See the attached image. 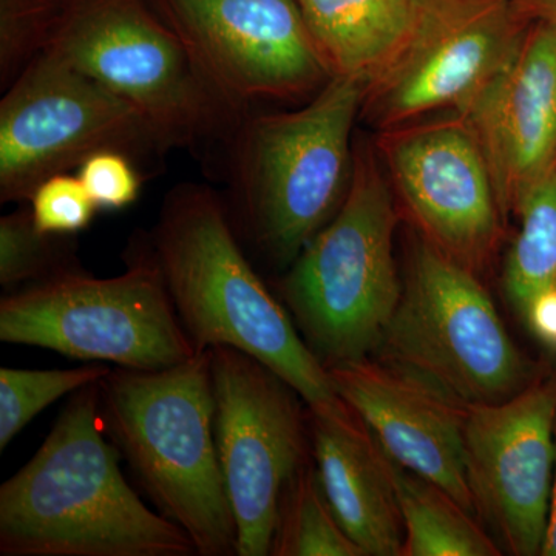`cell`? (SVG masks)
<instances>
[{
    "instance_id": "cell-1",
    "label": "cell",
    "mask_w": 556,
    "mask_h": 556,
    "mask_svg": "<svg viewBox=\"0 0 556 556\" xmlns=\"http://www.w3.org/2000/svg\"><path fill=\"white\" fill-rule=\"evenodd\" d=\"M105 437L100 382L80 388L35 456L0 486V555H197L181 527L142 503Z\"/></svg>"
},
{
    "instance_id": "cell-2",
    "label": "cell",
    "mask_w": 556,
    "mask_h": 556,
    "mask_svg": "<svg viewBox=\"0 0 556 556\" xmlns=\"http://www.w3.org/2000/svg\"><path fill=\"white\" fill-rule=\"evenodd\" d=\"M150 244L197 353L237 348L287 380L308 408L343 404L329 369L241 251L214 190L190 182L172 189Z\"/></svg>"
},
{
    "instance_id": "cell-3",
    "label": "cell",
    "mask_w": 556,
    "mask_h": 556,
    "mask_svg": "<svg viewBox=\"0 0 556 556\" xmlns=\"http://www.w3.org/2000/svg\"><path fill=\"white\" fill-rule=\"evenodd\" d=\"M102 427L159 511L195 554L237 555V522L215 441L211 350L156 371L112 368L100 382Z\"/></svg>"
},
{
    "instance_id": "cell-4",
    "label": "cell",
    "mask_w": 556,
    "mask_h": 556,
    "mask_svg": "<svg viewBox=\"0 0 556 556\" xmlns=\"http://www.w3.org/2000/svg\"><path fill=\"white\" fill-rule=\"evenodd\" d=\"M364 90L332 76L305 108L244 116L226 142L241 225L278 265H292L345 200Z\"/></svg>"
},
{
    "instance_id": "cell-5",
    "label": "cell",
    "mask_w": 556,
    "mask_h": 556,
    "mask_svg": "<svg viewBox=\"0 0 556 556\" xmlns=\"http://www.w3.org/2000/svg\"><path fill=\"white\" fill-rule=\"evenodd\" d=\"M397 214L367 144L354 149L345 200L281 281L300 334L327 368L376 353L401 302L394 262Z\"/></svg>"
},
{
    "instance_id": "cell-6",
    "label": "cell",
    "mask_w": 556,
    "mask_h": 556,
    "mask_svg": "<svg viewBox=\"0 0 556 556\" xmlns=\"http://www.w3.org/2000/svg\"><path fill=\"white\" fill-rule=\"evenodd\" d=\"M0 340L137 371L175 367L197 354L150 240L130 249L119 276L75 268L10 291L0 300Z\"/></svg>"
},
{
    "instance_id": "cell-7",
    "label": "cell",
    "mask_w": 556,
    "mask_h": 556,
    "mask_svg": "<svg viewBox=\"0 0 556 556\" xmlns=\"http://www.w3.org/2000/svg\"><path fill=\"white\" fill-rule=\"evenodd\" d=\"M46 51L135 105L172 149L228 142L243 119L152 0H68Z\"/></svg>"
},
{
    "instance_id": "cell-8",
    "label": "cell",
    "mask_w": 556,
    "mask_h": 556,
    "mask_svg": "<svg viewBox=\"0 0 556 556\" xmlns=\"http://www.w3.org/2000/svg\"><path fill=\"white\" fill-rule=\"evenodd\" d=\"M378 351L387 364L463 405L504 402L532 383V367L475 270L426 239L413 249L401 302Z\"/></svg>"
},
{
    "instance_id": "cell-9",
    "label": "cell",
    "mask_w": 556,
    "mask_h": 556,
    "mask_svg": "<svg viewBox=\"0 0 556 556\" xmlns=\"http://www.w3.org/2000/svg\"><path fill=\"white\" fill-rule=\"evenodd\" d=\"M0 101V203L30 201L47 178L101 150L129 155L155 174L172 149L130 102L43 51Z\"/></svg>"
},
{
    "instance_id": "cell-10",
    "label": "cell",
    "mask_w": 556,
    "mask_h": 556,
    "mask_svg": "<svg viewBox=\"0 0 556 556\" xmlns=\"http://www.w3.org/2000/svg\"><path fill=\"white\" fill-rule=\"evenodd\" d=\"M215 441L237 555H270L281 496L308 457L300 394L257 358L211 348Z\"/></svg>"
},
{
    "instance_id": "cell-11",
    "label": "cell",
    "mask_w": 556,
    "mask_h": 556,
    "mask_svg": "<svg viewBox=\"0 0 556 556\" xmlns=\"http://www.w3.org/2000/svg\"><path fill=\"white\" fill-rule=\"evenodd\" d=\"M529 27L511 0H416L412 31L365 87L361 115L388 130L437 110L460 112Z\"/></svg>"
},
{
    "instance_id": "cell-12",
    "label": "cell",
    "mask_w": 556,
    "mask_h": 556,
    "mask_svg": "<svg viewBox=\"0 0 556 556\" xmlns=\"http://www.w3.org/2000/svg\"><path fill=\"white\" fill-rule=\"evenodd\" d=\"M232 112L332 78L298 0H152Z\"/></svg>"
},
{
    "instance_id": "cell-13",
    "label": "cell",
    "mask_w": 556,
    "mask_h": 556,
    "mask_svg": "<svg viewBox=\"0 0 556 556\" xmlns=\"http://www.w3.org/2000/svg\"><path fill=\"white\" fill-rule=\"evenodd\" d=\"M556 376L496 404L466 405L467 481L475 510L511 555H541L555 470Z\"/></svg>"
},
{
    "instance_id": "cell-14",
    "label": "cell",
    "mask_w": 556,
    "mask_h": 556,
    "mask_svg": "<svg viewBox=\"0 0 556 556\" xmlns=\"http://www.w3.org/2000/svg\"><path fill=\"white\" fill-rule=\"evenodd\" d=\"M380 155L427 241L471 270L492 255L504 217L489 164L463 116L382 130Z\"/></svg>"
},
{
    "instance_id": "cell-15",
    "label": "cell",
    "mask_w": 556,
    "mask_h": 556,
    "mask_svg": "<svg viewBox=\"0 0 556 556\" xmlns=\"http://www.w3.org/2000/svg\"><path fill=\"white\" fill-rule=\"evenodd\" d=\"M489 164L503 215L556 169V25L530 24L503 68L456 112Z\"/></svg>"
},
{
    "instance_id": "cell-16",
    "label": "cell",
    "mask_w": 556,
    "mask_h": 556,
    "mask_svg": "<svg viewBox=\"0 0 556 556\" xmlns=\"http://www.w3.org/2000/svg\"><path fill=\"white\" fill-rule=\"evenodd\" d=\"M328 369L340 399L391 460L477 514L467 481L466 405L390 364L364 358Z\"/></svg>"
},
{
    "instance_id": "cell-17",
    "label": "cell",
    "mask_w": 556,
    "mask_h": 556,
    "mask_svg": "<svg viewBox=\"0 0 556 556\" xmlns=\"http://www.w3.org/2000/svg\"><path fill=\"white\" fill-rule=\"evenodd\" d=\"M318 478L340 525L365 556L402 555L404 522L390 464L371 431L345 402L309 408Z\"/></svg>"
},
{
    "instance_id": "cell-18",
    "label": "cell",
    "mask_w": 556,
    "mask_h": 556,
    "mask_svg": "<svg viewBox=\"0 0 556 556\" xmlns=\"http://www.w3.org/2000/svg\"><path fill=\"white\" fill-rule=\"evenodd\" d=\"M332 76L378 78L407 40L416 0H298Z\"/></svg>"
},
{
    "instance_id": "cell-19",
    "label": "cell",
    "mask_w": 556,
    "mask_h": 556,
    "mask_svg": "<svg viewBox=\"0 0 556 556\" xmlns=\"http://www.w3.org/2000/svg\"><path fill=\"white\" fill-rule=\"evenodd\" d=\"M402 522L404 556H497L501 547L441 486L388 457Z\"/></svg>"
},
{
    "instance_id": "cell-20",
    "label": "cell",
    "mask_w": 556,
    "mask_h": 556,
    "mask_svg": "<svg viewBox=\"0 0 556 556\" xmlns=\"http://www.w3.org/2000/svg\"><path fill=\"white\" fill-rule=\"evenodd\" d=\"M519 232L504 265L503 283L518 314L540 292L556 288V169L519 201Z\"/></svg>"
},
{
    "instance_id": "cell-21",
    "label": "cell",
    "mask_w": 556,
    "mask_h": 556,
    "mask_svg": "<svg viewBox=\"0 0 556 556\" xmlns=\"http://www.w3.org/2000/svg\"><path fill=\"white\" fill-rule=\"evenodd\" d=\"M270 555L365 556L329 506L308 457L281 496Z\"/></svg>"
},
{
    "instance_id": "cell-22",
    "label": "cell",
    "mask_w": 556,
    "mask_h": 556,
    "mask_svg": "<svg viewBox=\"0 0 556 556\" xmlns=\"http://www.w3.org/2000/svg\"><path fill=\"white\" fill-rule=\"evenodd\" d=\"M110 371L94 362L68 369L0 368V450L58 399L101 382Z\"/></svg>"
},
{
    "instance_id": "cell-23",
    "label": "cell",
    "mask_w": 556,
    "mask_h": 556,
    "mask_svg": "<svg viewBox=\"0 0 556 556\" xmlns=\"http://www.w3.org/2000/svg\"><path fill=\"white\" fill-rule=\"evenodd\" d=\"M65 237L40 232L30 208L0 218V285L7 291L79 268Z\"/></svg>"
},
{
    "instance_id": "cell-24",
    "label": "cell",
    "mask_w": 556,
    "mask_h": 556,
    "mask_svg": "<svg viewBox=\"0 0 556 556\" xmlns=\"http://www.w3.org/2000/svg\"><path fill=\"white\" fill-rule=\"evenodd\" d=\"M68 0H0V84L14 79L49 49Z\"/></svg>"
},
{
    "instance_id": "cell-25",
    "label": "cell",
    "mask_w": 556,
    "mask_h": 556,
    "mask_svg": "<svg viewBox=\"0 0 556 556\" xmlns=\"http://www.w3.org/2000/svg\"><path fill=\"white\" fill-rule=\"evenodd\" d=\"M30 211L40 232L67 237L89 228L100 208L80 178L65 172L40 182L30 197Z\"/></svg>"
},
{
    "instance_id": "cell-26",
    "label": "cell",
    "mask_w": 556,
    "mask_h": 556,
    "mask_svg": "<svg viewBox=\"0 0 556 556\" xmlns=\"http://www.w3.org/2000/svg\"><path fill=\"white\" fill-rule=\"evenodd\" d=\"M78 177L100 211H121L138 200L146 175L126 153L101 150L80 164Z\"/></svg>"
},
{
    "instance_id": "cell-27",
    "label": "cell",
    "mask_w": 556,
    "mask_h": 556,
    "mask_svg": "<svg viewBox=\"0 0 556 556\" xmlns=\"http://www.w3.org/2000/svg\"><path fill=\"white\" fill-rule=\"evenodd\" d=\"M519 316L541 343L556 351V288L536 294Z\"/></svg>"
},
{
    "instance_id": "cell-28",
    "label": "cell",
    "mask_w": 556,
    "mask_h": 556,
    "mask_svg": "<svg viewBox=\"0 0 556 556\" xmlns=\"http://www.w3.org/2000/svg\"><path fill=\"white\" fill-rule=\"evenodd\" d=\"M511 3L529 24L556 25V0H511Z\"/></svg>"
},
{
    "instance_id": "cell-29",
    "label": "cell",
    "mask_w": 556,
    "mask_h": 556,
    "mask_svg": "<svg viewBox=\"0 0 556 556\" xmlns=\"http://www.w3.org/2000/svg\"><path fill=\"white\" fill-rule=\"evenodd\" d=\"M543 556H556V420H555V470L554 486H552L551 514H548V526L546 541H544Z\"/></svg>"
}]
</instances>
